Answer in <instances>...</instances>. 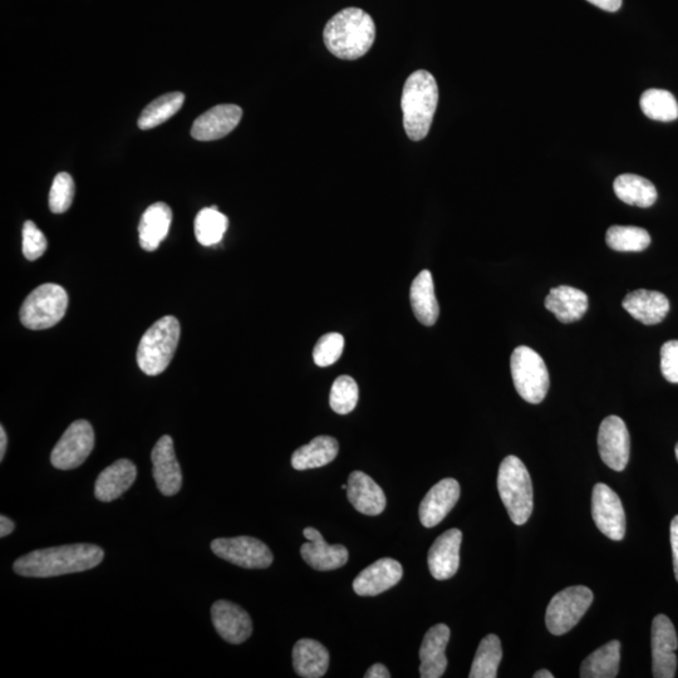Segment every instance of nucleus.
Here are the masks:
<instances>
[{"mask_svg":"<svg viewBox=\"0 0 678 678\" xmlns=\"http://www.w3.org/2000/svg\"><path fill=\"white\" fill-rule=\"evenodd\" d=\"M173 211L165 203H156L149 206L139 224V239L141 248L146 252H154L164 242L169 234Z\"/></svg>","mask_w":678,"mask_h":678,"instance_id":"obj_26","label":"nucleus"},{"mask_svg":"<svg viewBox=\"0 0 678 678\" xmlns=\"http://www.w3.org/2000/svg\"><path fill=\"white\" fill-rule=\"evenodd\" d=\"M613 189L619 200L638 208H650L657 200L655 185L635 174L619 175L614 180Z\"/></svg>","mask_w":678,"mask_h":678,"instance_id":"obj_30","label":"nucleus"},{"mask_svg":"<svg viewBox=\"0 0 678 678\" xmlns=\"http://www.w3.org/2000/svg\"><path fill=\"white\" fill-rule=\"evenodd\" d=\"M593 592L588 587L576 586L555 594L545 614V625L554 636L572 631L593 603Z\"/></svg>","mask_w":678,"mask_h":678,"instance_id":"obj_8","label":"nucleus"},{"mask_svg":"<svg viewBox=\"0 0 678 678\" xmlns=\"http://www.w3.org/2000/svg\"><path fill=\"white\" fill-rule=\"evenodd\" d=\"M621 663V643L608 642L598 648L583 661L581 667L582 678H614L619 672Z\"/></svg>","mask_w":678,"mask_h":678,"instance_id":"obj_31","label":"nucleus"},{"mask_svg":"<svg viewBox=\"0 0 678 678\" xmlns=\"http://www.w3.org/2000/svg\"><path fill=\"white\" fill-rule=\"evenodd\" d=\"M303 534L309 543L302 545L301 554L309 567L319 572H328L341 568L348 562L350 554L343 545H329L314 528L304 529Z\"/></svg>","mask_w":678,"mask_h":678,"instance_id":"obj_18","label":"nucleus"},{"mask_svg":"<svg viewBox=\"0 0 678 678\" xmlns=\"http://www.w3.org/2000/svg\"><path fill=\"white\" fill-rule=\"evenodd\" d=\"M68 294L58 284L48 283L34 289L23 302L19 317L24 327L42 331L56 326L66 316Z\"/></svg>","mask_w":678,"mask_h":678,"instance_id":"obj_7","label":"nucleus"},{"mask_svg":"<svg viewBox=\"0 0 678 678\" xmlns=\"http://www.w3.org/2000/svg\"><path fill=\"white\" fill-rule=\"evenodd\" d=\"M622 307L631 314L636 321L655 326L661 323L670 312V301L665 294L647 289H637L628 293L622 301Z\"/></svg>","mask_w":678,"mask_h":678,"instance_id":"obj_23","label":"nucleus"},{"mask_svg":"<svg viewBox=\"0 0 678 678\" xmlns=\"http://www.w3.org/2000/svg\"><path fill=\"white\" fill-rule=\"evenodd\" d=\"M181 328L178 319L167 316L159 319L142 336L137 363L147 376H157L169 367L180 341Z\"/></svg>","mask_w":678,"mask_h":678,"instance_id":"obj_5","label":"nucleus"},{"mask_svg":"<svg viewBox=\"0 0 678 678\" xmlns=\"http://www.w3.org/2000/svg\"><path fill=\"white\" fill-rule=\"evenodd\" d=\"M451 631L446 625H436L426 632L420 648V676L422 678H440L447 667L445 655Z\"/></svg>","mask_w":678,"mask_h":678,"instance_id":"obj_21","label":"nucleus"},{"mask_svg":"<svg viewBox=\"0 0 678 678\" xmlns=\"http://www.w3.org/2000/svg\"><path fill=\"white\" fill-rule=\"evenodd\" d=\"M641 110L648 119L672 122L678 119V102L671 92L652 88L641 96Z\"/></svg>","mask_w":678,"mask_h":678,"instance_id":"obj_35","label":"nucleus"},{"mask_svg":"<svg viewBox=\"0 0 678 678\" xmlns=\"http://www.w3.org/2000/svg\"><path fill=\"white\" fill-rule=\"evenodd\" d=\"M347 498L358 513L380 515L386 508V495L375 480L362 471H353L348 478Z\"/></svg>","mask_w":678,"mask_h":678,"instance_id":"obj_22","label":"nucleus"},{"mask_svg":"<svg viewBox=\"0 0 678 678\" xmlns=\"http://www.w3.org/2000/svg\"><path fill=\"white\" fill-rule=\"evenodd\" d=\"M606 242L616 252H643L651 244V235L637 226L613 225L607 230Z\"/></svg>","mask_w":678,"mask_h":678,"instance_id":"obj_36","label":"nucleus"},{"mask_svg":"<svg viewBox=\"0 0 678 678\" xmlns=\"http://www.w3.org/2000/svg\"><path fill=\"white\" fill-rule=\"evenodd\" d=\"M678 647L677 633L671 619L658 614L652 622V672L656 678L676 675Z\"/></svg>","mask_w":678,"mask_h":678,"instance_id":"obj_13","label":"nucleus"},{"mask_svg":"<svg viewBox=\"0 0 678 678\" xmlns=\"http://www.w3.org/2000/svg\"><path fill=\"white\" fill-rule=\"evenodd\" d=\"M534 678H554V675L548 670H539L534 673Z\"/></svg>","mask_w":678,"mask_h":678,"instance_id":"obj_47","label":"nucleus"},{"mask_svg":"<svg viewBox=\"0 0 678 678\" xmlns=\"http://www.w3.org/2000/svg\"><path fill=\"white\" fill-rule=\"evenodd\" d=\"M95 447V431L90 422L77 420L54 446L51 463L58 470H73L85 463Z\"/></svg>","mask_w":678,"mask_h":678,"instance_id":"obj_9","label":"nucleus"},{"mask_svg":"<svg viewBox=\"0 0 678 678\" xmlns=\"http://www.w3.org/2000/svg\"><path fill=\"white\" fill-rule=\"evenodd\" d=\"M515 390L529 404L538 405L548 395L550 378L547 365L538 352L527 346L515 348L510 357Z\"/></svg>","mask_w":678,"mask_h":678,"instance_id":"obj_6","label":"nucleus"},{"mask_svg":"<svg viewBox=\"0 0 678 678\" xmlns=\"http://www.w3.org/2000/svg\"><path fill=\"white\" fill-rule=\"evenodd\" d=\"M47 250V239L33 221L28 220L23 226V255L26 259L37 260Z\"/></svg>","mask_w":678,"mask_h":678,"instance_id":"obj_40","label":"nucleus"},{"mask_svg":"<svg viewBox=\"0 0 678 678\" xmlns=\"http://www.w3.org/2000/svg\"><path fill=\"white\" fill-rule=\"evenodd\" d=\"M588 2L611 13L619 11L622 7V0H588Z\"/></svg>","mask_w":678,"mask_h":678,"instance_id":"obj_43","label":"nucleus"},{"mask_svg":"<svg viewBox=\"0 0 678 678\" xmlns=\"http://www.w3.org/2000/svg\"><path fill=\"white\" fill-rule=\"evenodd\" d=\"M324 44L341 60L355 61L370 51L376 39V24L360 8H346L326 24Z\"/></svg>","mask_w":678,"mask_h":678,"instance_id":"obj_2","label":"nucleus"},{"mask_svg":"<svg viewBox=\"0 0 678 678\" xmlns=\"http://www.w3.org/2000/svg\"><path fill=\"white\" fill-rule=\"evenodd\" d=\"M675 452H676V458H677V461H678V444L676 445Z\"/></svg>","mask_w":678,"mask_h":678,"instance_id":"obj_48","label":"nucleus"},{"mask_svg":"<svg viewBox=\"0 0 678 678\" xmlns=\"http://www.w3.org/2000/svg\"><path fill=\"white\" fill-rule=\"evenodd\" d=\"M137 478V468L130 460L115 461L96 480L95 496L102 503H111L129 490Z\"/></svg>","mask_w":678,"mask_h":678,"instance_id":"obj_24","label":"nucleus"},{"mask_svg":"<svg viewBox=\"0 0 678 678\" xmlns=\"http://www.w3.org/2000/svg\"><path fill=\"white\" fill-rule=\"evenodd\" d=\"M210 547L216 557L242 568L265 569L273 563L267 545L252 537L215 539Z\"/></svg>","mask_w":678,"mask_h":678,"instance_id":"obj_10","label":"nucleus"},{"mask_svg":"<svg viewBox=\"0 0 678 678\" xmlns=\"http://www.w3.org/2000/svg\"><path fill=\"white\" fill-rule=\"evenodd\" d=\"M216 632L226 642L240 645L252 636V618L245 609L229 601H218L211 607Z\"/></svg>","mask_w":678,"mask_h":678,"instance_id":"obj_15","label":"nucleus"},{"mask_svg":"<svg viewBox=\"0 0 678 678\" xmlns=\"http://www.w3.org/2000/svg\"><path fill=\"white\" fill-rule=\"evenodd\" d=\"M460 499V485L455 479H444L432 486L421 501L419 515L425 528L439 525Z\"/></svg>","mask_w":678,"mask_h":678,"instance_id":"obj_19","label":"nucleus"},{"mask_svg":"<svg viewBox=\"0 0 678 678\" xmlns=\"http://www.w3.org/2000/svg\"><path fill=\"white\" fill-rule=\"evenodd\" d=\"M661 372L668 382L678 383V341H668L662 346Z\"/></svg>","mask_w":678,"mask_h":678,"instance_id":"obj_41","label":"nucleus"},{"mask_svg":"<svg viewBox=\"0 0 678 678\" xmlns=\"http://www.w3.org/2000/svg\"><path fill=\"white\" fill-rule=\"evenodd\" d=\"M243 110L237 105H219L195 120L191 136L198 141H215L228 136L242 120Z\"/></svg>","mask_w":678,"mask_h":678,"instance_id":"obj_20","label":"nucleus"},{"mask_svg":"<svg viewBox=\"0 0 678 678\" xmlns=\"http://www.w3.org/2000/svg\"><path fill=\"white\" fill-rule=\"evenodd\" d=\"M366 678H390L391 673L390 671L387 670L385 666L382 665V663H376V665L371 666L368 668L367 672L365 673Z\"/></svg>","mask_w":678,"mask_h":678,"instance_id":"obj_44","label":"nucleus"},{"mask_svg":"<svg viewBox=\"0 0 678 678\" xmlns=\"http://www.w3.org/2000/svg\"><path fill=\"white\" fill-rule=\"evenodd\" d=\"M503 658L500 638L489 635L480 642L478 651L471 667L470 678H495L498 677V668Z\"/></svg>","mask_w":678,"mask_h":678,"instance_id":"obj_34","label":"nucleus"},{"mask_svg":"<svg viewBox=\"0 0 678 678\" xmlns=\"http://www.w3.org/2000/svg\"><path fill=\"white\" fill-rule=\"evenodd\" d=\"M498 490L512 522L527 523L534 508L533 484L527 466L517 456H506L500 464Z\"/></svg>","mask_w":678,"mask_h":678,"instance_id":"obj_4","label":"nucleus"},{"mask_svg":"<svg viewBox=\"0 0 678 678\" xmlns=\"http://www.w3.org/2000/svg\"><path fill=\"white\" fill-rule=\"evenodd\" d=\"M410 301L417 321L427 327L434 326L440 316V307L430 270H422L412 282Z\"/></svg>","mask_w":678,"mask_h":678,"instance_id":"obj_27","label":"nucleus"},{"mask_svg":"<svg viewBox=\"0 0 678 678\" xmlns=\"http://www.w3.org/2000/svg\"><path fill=\"white\" fill-rule=\"evenodd\" d=\"M152 475L160 493L165 496H174L183 486V471L176 459L174 441L169 435L162 436L156 442L151 452Z\"/></svg>","mask_w":678,"mask_h":678,"instance_id":"obj_14","label":"nucleus"},{"mask_svg":"<svg viewBox=\"0 0 678 678\" xmlns=\"http://www.w3.org/2000/svg\"><path fill=\"white\" fill-rule=\"evenodd\" d=\"M598 450L603 463L609 469H626L631 454V437L625 421L618 416H608L602 421L598 432Z\"/></svg>","mask_w":678,"mask_h":678,"instance_id":"obj_11","label":"nucleus"},{"mask_svg":"<svg viewBox=\"0 0 678 678\" xmlns=\"http://www.w3.org/2000/svg\"><path fill=\"white\" fill-rule=\"evenodd\" d=\"M293 666L297 675L304 678H319L326 675L329 666L327 648L314 640H301L293 648Z\"/></svg>","mask_w":678,"mask_h":678,"instance_id":"obj_28","label":"nucleus"},{"mask_svg":"<svg viewBox=\"0 0 678 678\" xmlns=\"http://www.w3.org/2000/svg\"><path fill=\"white\" fill-rule=\"evenodd\" d=\"M358 399H360V390L352 377L339 376L334 381L331 395H329V405L334 412L339 415L351 414L356 409Z\"/></svg>","mask_w":678,"mask_h":678,"instance_id":"obj_37","label":"nucleus"},{"mask_svg":"<svg viewBox=\"0 0 678 678\" xmlns=\"http://www.w3.org/2000/svg\"><path fill=\"white\" fill-rule=\"evenodd\" d=\"M229 220L216 206L199 211L195 218V237L204 247H213L223 239Z\"/></svg>","mask_w":678,"mask_h":678,"instance_id":"obj_33","label":"nucleus"},{"mask_svg":"<svg viewBox=\"0 0 678 678\" xmlns=\"http://www.w3.org/2000/svg\"><path fill=\"white\" fill-rule=\"evenodd\" d=\"M592 515L599 532L614 542H621L626 535V514L622 501L606 484L594 486Z\"/></svg>","mask_w":678,"mask_h":678,"instance_id":"obj_12","label":"nucleus"},{"mask_svg":"<svg viewBox=\"0 0 678 678\" xmlns=\"http://www.w3.org/2000/svg\"><path fill=\"white\" fill-rule=\"evenodd\" d=\"M338 441L331 436H318L299 447L292 455V466L298 471L322 468L337 458Z\"/></svg>","mask_w":678,"mask_h":678,"instance_id":"obj_29","label":"nucleus"},{"mask_svg":"<svg viewBox=\"0 0 678 678\" xmlns=\"http://www.w3.org/2000/svg\"><path fill=\"white\" fill-rule=\"evenodd\" d=\"M670 537L673 557V569H675V577L678 582V515H676V517L672 519Z\"/></svg>","mask_w":678,"mask_h":678,"instance_id":"obj_42","label":"nucleus"},{"mask_svg":"<svg viewBox=\"0 0 678 678\" xmlns=\"http://www.w3.org/2000/svg\"><path fill=\"white\" fill-rule=\"evenodd\" d=\"M439 103V87L427 71H416L407 78L402 91L404 127L412 141L424 140L431 129Z\"/></svg>","mask_w":678,"mask_h":678,"instance_id":"obj_3","label":"nucleus"},{"mask_svg":"<svg viewBox=\"0 0 678 678\" xmlns=\"http://www.w3.org/2000/svg\"><path fill=\"white\" fill-rule=\"evenodd\" d=\"M8 445V437L6 430L3 426H0V461H3L4 455H6Z\"/></svg>","mask_w":678,"mask_h":678,"instance_id":"obj_46","label":"nucleus"},{"mask_svg":"<svg viewBox=\"0 0 678 678\" xmlns=\"http://www.w3.org/2000/svg\"><path fill=\"white\" fill-rule=\"evenodd\" d=\"M75 198V181L67 173H61L53 180L49 191V209L53 214L66 213L71 208Z\"/></svg>","mask_w":678,"mask_h":678,"instance_id":"obj_38","label":"nucleus"},{"mask_svg":"<svg viewBox=\"0 0 678 678\" xmlns=\"http://www.w3.org/2000/svg\"><path fill=\"white\" fill-rule=\"evenodd\" d=\"M105 552L95 544H71L34 550L18 558L13 565L18 576L51 578L96 568Z\"/></svg>","mask_w":678,"mask_h":678,"instance_id":"obj_1","label":"nucleus"},{"mask_svg":"<svg viewBox=\"0 0 678 678\" xmlns=\"http://www.w3.org/2000/svg\"><path fill=\"white\" fill-rule=\"evenodd\" d=\"M14 529H16V524H14L13 520L7 518L6 515H2L0 517V537H8L9 534L13 533Z\"/></svg>","mask_w":678,"mask_h":678,"instance_id":"obj_45","label":"nucleus"},{"mask_svg":"<svg viewBox=\"0 0 678 678\" xmlns=\"http://www.w3.org/2000/svg\"><path fill=\"white\" fill-rule=\"evenodd\" d=\"M185 102L184 93L171 92L156 98L145 107L142 111L139 122L141 130H151L155 127L164 124L171 117L175 116L180 111Z\"/></svg>","mask_w":678,"mask_h":678,"instance_id":"obj_32","label":"nucleus"},{"mask_svg":"<svg viewBox=\"0 0 678 678\" xmlns=\"http://www.w3.org/2000/svg\"><path fill=\"white\" fill-rule=\"evenodd\" d=\"M544 306L559 322L568 324L583 318L588 311L589 302L587 294L581 289L560 286L550 289Z\"/></svg>","mask_w":678,"mask_h":678,"instance_id":"obj_25","label":"nucleus"},{"mask_svg":"<svg viewBox=\"0 0 678 678\" xmlns=\"http://www.w3.org/2000/svg\"><path fill=\"white\" fill-rule=\"evenodd\" d=\"M463 533L459 529L447 530L435 540L429 550V569L437 581H447L455 576L460 567V547Z\"/></svg>","mask_w":678,"mask_h":678,"instance_id":"obj_16","label":"nucleus"},{"mask_svg":"<svg viewBox=\"0 0 678 678\" xmlns=\"http://www.w3.org/2000/svg\"><path fill=\"white\" fill-rule=\"evenodd\" d=\"M345 348V338L339 333L324 334L318 339L313 350V360L318 367H328L336 363Z\"/></svg>","mask_w":678,"mask_h":678,"instance_id":"obj_39","label":"nucleus"},{"mask_svg":"<svg viewBox=\"0 0 678 678\" xmlns=\"http://www.w3.org/2000/svg\"><path fill=\"white\" fill-rule=\"evenodd\" d=\"M404 576L402 565L395 559L383 558L363 569L353 582L358 596L375 597L395 587Z\"/></svg>","mask_w":678,"mask_h":678,"instance_id":"obj_17","label":"nucleus"}]
</instances>
